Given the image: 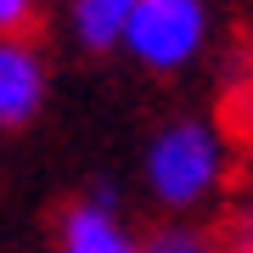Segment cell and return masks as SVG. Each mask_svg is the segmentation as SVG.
<instances>
[{"mask_svg":"<svg viewBox=\"0 0 253 253\" xmlns=\"http://www.w3.org/2000/svg\"><path fill=\"white\" fill-rule=\"evenodd\" d=\"M141 186L169 219H197L231 186V141L214 118H169L141 152Z\"/></svg>","mask_w":253,"mask_h":253,"instance_id":"6da1fadb","label":"cell"},{"mask_svg":"<svg viewBox=\"0 0 253 253\" xmlns=\"http://www.w3.org/2000/svg\"><path fill=\"white\" fill-rule=\"evenodd\" d=\"M214 11L208 0H141L124 34V56L146 73H180L208 51Z\"/></svg>","mask_w":253,"mask_h":253,"instance_id":"7a4b0ae2","label":"cell"},{"mask_svg":"<svg viewBox=\"0 0 253 253\" xmlns=\"http://www.w3.org/2000/svg\"><path fill=\"white\" fill-rule=\"evenodd\" d=\"M56 253H141V231L124 219L113 186L84 191L56 214Z\"/></svg>","mask_w":253,"mask_h":253,"instance_id":"3957f363","label":"cell"},{"mask_svg":"<svg viewBox=\"0 0 253 253\" xmlns=\"http://www.w3.org/2000/svg\"><path fill=\"white\" fill-rule=\"evenodd\" d=\"M45 90H51L45 51H40L28 34L0 40V124L6 129L34 124L40 107H45Z\"/></svg>","mask_w":253,"mask_h":253,"instance_id":"277c9868","label":"cell"},{"mask_svg":"<svg viewBox=\"0 0 253 253\" xmlns=\"http://www.w3.org/2000/svg\"><path fill=\"white\" fill-rule=\"evenodd\" d=\"M141 0H68V40L90 56L124 51V34L135 23Z\"/></svg>","mask_w":253,"mask_h":253,"instance_id":"5b68a950","label":"cell"},{"mask_svg":"<svg viewBox=\"0 0 253 253\" xmlns=\"http://www.w3.org/2000/svg\"><path fill=\"white\" fill-rule=\"evenodd\" d=\"M141 253H225V236L203 219H158L141 231Z\"/></svg>","mask_w":253,"mask_h":253,"instance_id":"8992f818","label":"cell"},{"mask_svg":"<svg viewBox=\"0 0 253 253\" xmlns=\"http://www.w3.org/2000/svg\"><path fill=\"white\" fill-rule=\"evenodd\" d=\"M219 236H225V253H253V180L231 197L225 219H219Z\"/></svg>","mask_w":253,"mask_h":253,"instance_id":"52a82bcc","label":"cell"},{"mask_svg":"<svg viewBox=\"0 0 253 253\" xmlns=\"http://www.w3.org/2000/svg\"><path fill=\"white\" fill-rule=\"evenodd\" d=\"M34 17H40V0H0V34H28L34 28Z\"/></svg>","mask_w":253,"mask_h":253,"instance_id":"ba28073f","label":"cell"}]
</instances>
